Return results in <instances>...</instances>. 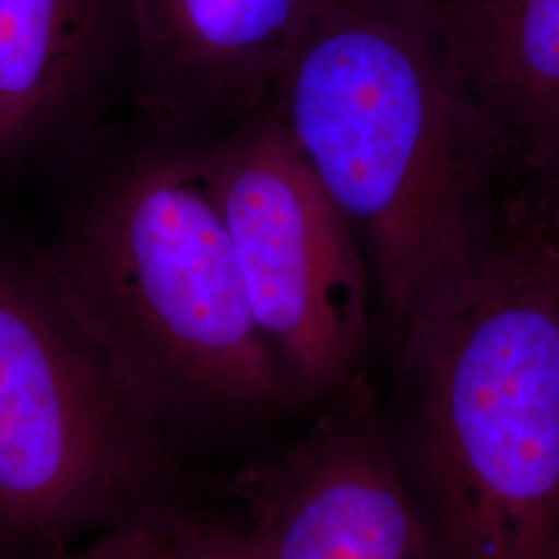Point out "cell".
Segmentation results:
<instances>
[{"label": "cell", "instance_id": "cell-1", "mask_svg": "<svg viewBox=\"0 0 559 559\" xmlns=\"http://www.w3.org/2000/svg\"><path fill=\"white\" fill-rule=\"evenodd\" d=\"M272 115L359 240L394 346L498 245L500 141L433 11L334 0L286 62Z\"/></svg>", "mask_w": 559, "mask_h": 559}, {"label": "cell", "instance_id": "cell-2", "mask_svg": "<svg viewBox=\"0 0 559 559\" xmlns=\"http://www.w3.org/2000/svg\"><path fill=\"white\" fill-rule=\"evenodd\" d=\"M36 261L166 433L299 406L251 316L200 143L158 141L92 180Z\"/></svg>", "mask_w": 559, "mask_h": 559}, {"label": "cell", "instance_id": "cell-3", "mask_svg": "<svg viewBox=\"0 0 559 559\" xmlns=\"http://www.w3.org/2000/svg\"><path fill=\"white\" fill-rule=\"evenodd\" d=\"M392 350V443L441 559H559L558 249L496 245Z\"/></svg>", "mask_w": 559, "mask_h": 559}, {"label": "cell", "instance_id": "cell-4", "mask_svg": "<svg viewBox=\"0 0 559 559\" xmlns=\"http://www.w3.org/2000/svg\"><path fill=\"white\" fill-rule=\"evenodd\" d=\"M166 438L38 261L0 247V558L41 559L162 510Z\"/></svg>", "mask_w": 559, "mask_h": 559}, {"label": "cell", "instance_id": "cell-5", "mask_svg": "<svg viewBox=\"0 0 559 559\" xmlns=\"http://www.w3.org/2000/svg\"><path fill=\"white\" fill-rule=\"evenodd\" d=\"M200 145L251 316L297 404L357 388L373 316L355 233L272 112Z\"/></svg>", "mask_w": 559, "mask_h": 559}, {"label": "cell", "instance_id": "cell-6", "mask_svg": "<svg viewBox=\"0 0 559 559\" xmlns=\"http://www.w3.org/2000/svg\"><path fill=\"white\" fill-rule=\"evenodd\" d=\"M230 496L251 559H441L367 381Z\"/></svg>", "mask_w": 559, "mask_h": 559}, {"label": "cell", "instance_id": "cell-7", "mask_svg": "<svg viewBox=\"0 0 559 559\" xmlns=\"http://www.w3.org/2000/svg\"><path fill=\"white\" fill-rule=\"evenodd\" d=\"M334 0H124L127 87L164 141L203 143L272 112L302 34Z\"/></svg>", "mask_w": 559, "mask_h": 559}, {"label": "cell", "instance_id": "cell-8", "mask_svg": "<svg viewBox=\"0 0 559 559\" xmlns=\"http://www.w3.org/2000/svg\"><path fill=\"white\" fill-rule=\"evenodd\" d=\"M127 71L124 0H0V164L92 131Z\"/></svg>", "mask_w": 559, "mask_h": 559}, {"label": "cell", "instance_id": "cell-9", "mask_svg": "<svg viewBox=\"0 0 559 559\" xmlns=\"http://www.w3.org/2000/svg\"><path fill=\"white\" fill-rule=\"evenodd\" d=\"M433 15L500 145L558 160L559 0H440Z\"/></svg>", "mask_w": 559, "mask_h": 559}, {"label": "cell", "instance_id": "cell-10", "mask_svg": "<svg viewBox=\"0 0 559 559\" xmlns=\"http://www.w3.org/2000/svg\"><path fill=\"white\" fill-rule=\"evenodd\" d=\"M162 510L94 533L85 543L64 545L41 559H175Z\"/></svg>", "mask_w": 559, "mask_h": 559}, {"label": "cell", "instance_id": "cell-11", "mask_svg": "<svg viewBox=\"0 0 559 559\" xmlns=\"http://www.w3.org/2000/svg\"><path fill=\"white\" fill-rule=\"evenodd\" d=\"M162 520L175 559H251L235 519H201L164 508Z\"/></svg>", "mask_w": 559, "mask_h": 559}, {"label": "cell", "instance_id": "cell-12", "mask_svg": "<svg viewBox=\"0 0 559 559\" xmlns=\"http://www.w3.org/2000/svg\"><path fill=\"white\" fill-rule=\"evenodd\" d=\"M411 2H417V4H423V7H427V9H431V11H433V9L438 7V2H440V0H411Z\"/></svg>", "mask_w": 559, "mask_h": 559}, {"label": "cell", "instance_id": "cell-13", "mask_svg": "<svg viewBox=\"0 0 559 559\" xmlns=\"http://www.w3.org/2000/svg\"><path fill=\"white\" fill-rule=\"evenodd\" d=\"M556 164V195H558V216H559V156L558 160L554 162Z\"/></svg>", "mask_w": 559, "mask_h": 559}]
</instances>
